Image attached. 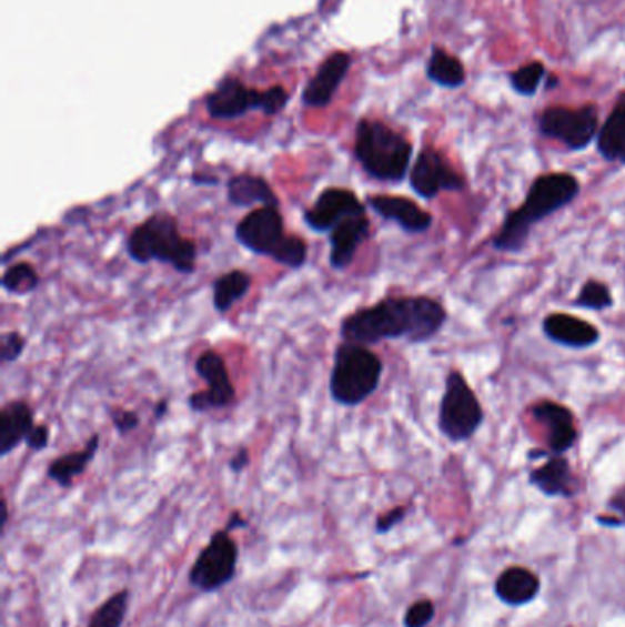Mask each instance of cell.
<instances>
[{
    "label": "cell",
    "mask_w": 625,
    "mask_h": 627,
    "mask_svg": "<svg viewBox=\"0 0 625 627\" xmlns=\"http://www.w3.org/2000/svg\"><path fill=\"white\" fill-rule=\"evenodd\" d=\"M446 323V311L438 301L411 295L387 297L343 317L340 336L343 342L376 345L385 340L427 342Z\"/></svg>",
    "instance_id": "6da1fadb"
},
{
    "label": "cell",
    "mask_w": 625,
    "mask_h": 627,
    "mask_svg": "<svg viewBox=\"0 0 625 627\" xmlns=\"http://www.w3.org/2000/svg\"><path fill=\"white\" fill-rule=\"evenodd\" d=\"M127 253L138 264L158 263L173 266L179 274H195L199 249L193 239L180 233L177 216L157 211L140 222L127 237Z\"/></svg>",
    "instance_id": "7a4b0ae2"
},
{
    "label": "cell",
    "mask_w": 625,
    "mask_h": 627,
    "mask_svg": "<svg viewBox=\"0 0 625 627\" xmlns=\"http://www.w3.org/2000/svg\"><path fill=\"white\" fill-rule=\"evenodd\" d=\"M578 180L573 174H543L534 180L525 204L506 216L505 224L495 237V249L503 252H520L525 249L532 224L543 221L560 208L567 206L578 195Z\"/></svg>",
    "instance_id": "3957f363"
},
{
    "label": "cell",
    "mask_w": 625,
    "mask_h": 627,
    "mask_svg": "<svg viewBox=\"0 0 625 627\" xmlns=\"http://www.w3.org/2000/svg\"><path fill=\"white\" fill-rule=\"evenodd\" d=\"M354 156L371 179L399 184L410 171L413 148L390 125L363 118L356 127Z\"/></svg>",
    "instance_id": "277c9868"
},
{
    "label": "cell",
    "mask_w": 625,
    "mask_h": 627,
    "mask_svg": "<svg viewBox=\"0 0 625 627\" xmlns=\"http://www.w3.org/2000/svg\"><path fill=\"white\" fill-rule=\"evenodd\" d=\"M382 371V360L367 345L340 343L329 382L332 401L340 406H360L379 390Z\"/></svg>",
    "instance_id": "5b68a950"
},
{
    "label": "cell",
    "mask_w": 625,
    "mask_h": 627,
    "mask_svg": "<svg viewBox=\"0 0 625 627\" xmlns=\"http://www.w3.org/2000/svg\"><path fill=\"white\" fill-rule=\"evenodd\" d=\"M289 103V92L281 84L266 90L250 89L236 78H224L205 98V109L215 120H233L250 111L274 117Z\"/></svg>",
    "instance_id": "8992f818"
},
{
    "label": "cell",
    "mask_w": 625,
    "mask_h": 627,
    "mask_svg": "<svg viewBox=\"0 0 625 627\" xmlns=\"http://www.w3.org/2000/svg\"><path fill=\"white\" fill-rule=\"evenodd\" d=\"M483 417V407L478 404L477 396L473 395L466 378L457 371L450 373L438 417L441 432L453 443H461L477 432Z\"/></svg>",
    "instance_id": "52a82bcc"
},
{
    "label": "cell",
    "mask_w": 625,
    "mask_h": 627,
    "mask_svg": "<svg viewBox=\"0 0 625 627\" xmlns=\"http://www.w3.org/2000/svg\"><path fill=\"white\" fill-rule=\"evenodd\" d=\"M236 559H239V548L230 538V534L226 530L213 534L210 545L200 553L195 565L191 567V586L205 593L221 589L228 582L233 580Z\"/></svg>",
    "instance_id": "ba28073f"
},
{
    "label": "cell",
    "mask_w": 625,
    "mask_h": 627,
    "mask_svg": "<svg viewBox=\"0 0 625 627\" xmlns=\"http://www.w3.org/2000/svg\"><path fill=\"white\" fill-rule=\"evenodd\" d=\"M540 131L552 140L565 143L568 149L579 151L587 148L598 132V111L593 105L582 109L552 107L540 117Z\"/></svg>",
    "instance_id": "9c48e42d"
},
{
    "label": "cell",
    "mask_w": 625,
    "mask_h": 627,
    "mask_svg": "<svg viewBox=\"0 0 625 627\" xmlns=\"http://www.w3.org/2000/svg\"><path fill=\"white\" fill-rule=\"evenodd\" d=\"M290 233L284 232L279 206H261L242 216L235 227L236 243L263 257L275 259Z\"/></svg>",
    "instance_id": "30bf717a"
},
{
    "label": "cell",
    "mask_w": 625,
    "mask_h": 627,
    "mask_svg": "<svg viewBox=\"0 0 625 627\" xmlns=\"http://www.w3.org/2000/svg\"><path fill=\"white\" fill-rule=\"evenodd\" d=\"M195 370L200 378L208 384V390L196 391L190 395L188 404L191 409L195 413H205L232 406L236 401V393L222 354L208 348L196 358Z\"/></svg>",
    "instance_id": "8fae6325"
},
{
    "label": "cell",
    "mask_w": 625,
    "mask_h": 627,
    "mask_svg": "<svg viewBox=\"0 0 625 627\" xmlns=\"http://www.w3.org/2000/svg\"><path fill=\"white\" fill-rule=\"evenodd\" d=\"M410 182L422 199H435L442 191H457L464 185L463 176L433 148L422 149L411 168Z\"/></svg>",
    "instance_id": "7c38bea8"
},
{
    "label": "cell",
    "mask_w": 625,
    "mask_h": 627,
    "mask_svg": "<svg viewBox=\"0 0 625 627\" xmlns=\"http://www.w3.org/2000/svg\"><path fill=\"white\" fill-rule=\"evenodd\" d=\"M363 211L367 210L354 191L345 190V188H326L317 195L314 204L306 208L303 219L312 232L331 233L347 216L363 213Z\"/></svg>",
    "instance_id": "4fadbf2b"
},
{
    "label": "cell",
    "mask_w": 625,
    "mask_h": 627,
    "mask_svg": "<svg viewBox=\"0 0 625 627\" xmlns=\"http://www.w3.org/2000/svg\"><path fill=\"white\" fill-rule=\"evenodd\" d=\"M369 235H371V221H369L367 211L347 216L345 221L340 222L329 233V241H331L329 263L332 270L343 272L349 269L356 257L357 250L362 249Z\"/></svg>",
    "instance_id": "5bb4252c"
},
{
    "label": "cell",
    "mask_w": 625,
    "mask_h": 627,
    "mask_svg": "<svg viewBox=\"0 0 625 627\" xmlns=\"http://www.w3.org/2000/svg\"><path fill=\"white\" fill-rule=\"evenodd\" d=\"M351 67V55L345 52H334L321 63L305 90H303V103L306 107H326L336 94L337 87L342 84L343 78L347 75Z\"/></svg>",
    "instance_id": "9a60e30c"
},
{
    "label": "cell",
    "mask_w": 625,
    "mask_h": 627,
    "mask_svg": "<svg viewBox=\"0 0 625 627\" xmlns=\"http://www.w3.org/2000/svg\"><path fill=\"white\" fill-rule=\"evenodd\" d=\"M367 206L385 221L396 222L402 230L422 233L430 230L433 216L422 210L416 202L396 195H371Z\"/></svg>",
    "instance_id": "2e32d148"
},
{
    "label": "cell",
    "mask_w": 625,
    "mask_h": 627,
    "mask_svg": "<svg viewBox=\"0 0 625 627\" xmlns=\"http://www.w3.org/2000/svg\"><path fill=\"white\" fill-rule=\"evenodd\" d=\"M532 415L548 433V446L554 454H563L573 448L578 432L574 426L573 413L567 407L560 406L556 402H542L532 409Z\"/></svg>",
    "instance_id": "e0dca14e"
},
{
    "label": "cell",
    "mask_w": 625,
    "mask_h": 627,
    "mask_svg": "<svg viewBox=\"0 0 625 627\" xmlns=\"http://www.w3.org/2000/svg\"><path fill=\"white\" fill-rule=\"evenodd\" d=\"M33 409L24 401L8 402L0 409V455L6 457L32 432Z\"/></svg>",
    "instance_id": "ac0fdd59"
},
{
    "label": "cell",
    "mask_w": 625,
    "mask_h": 627,
    "mask_svg": "<svg viewBox=\"0 0 625 627\" xmlns=\"http://www.w3.org/2000/svg\"><path fill=\"white\" fill-rule=\"evenodd\" d=\"M543 331L552 342L567 347H591L599 340L598 328L568 314H551L545 317Z\"/></svg>",
    "instance_id": "d6986e66"
},
{
    "label": "cell",
    "mask_w": 625,
    "mask_h": 627,
    "mask_svg": "<svg viewBox=\"0 0 625 627\" xmlns=\"http://www.w3.org/2000/svg\"><path fill=\"white\" fill-rule=\"evenodd\" d=\"M228 202L235 208L279 206L272 185L259 174L241 173L228 180Z\"/></svg>",
    "instance_id": "ffe728a7"
},
{
    "label": "cell",
    "mask_w": 625,
    "mask_h": 627,
    "mask_svg": "<svg viewBox=\"0 0 625 627\" xmlns=\"http://www.w3.org/2000/svg\"><path fill=\"white\" fill-rule=\"evenodd\" d=\"M495 593L510 606H523L534 600V596L540 593V580L532 570L512 567L500 576Z\"/></svg>",
    "instance_id": "44dd1931"
},
{
    "label": "cell",
    "mask_w": 625,
    "mask_h": 627,
    "mask_svg": "<svg viewBox=\"0 0 625 627\" xmlns=\"http://www.w3.org/2000/svg\"><path fill=\"white\" fill-rule=\"evenodd\" d=\"M98 449H100V435H92L81 452H72L52 461L47 469L48 479L56 481L63 488H70L75 477L83 474L87 466L92 463Z\"/></svg>",
    "instance_id": "7402d4cb"
},
{
    "label": "cell",
    "mask_w": 625,
    "mask_h": 627,
    "mask_svg": "<svg viewBox=\"0 0 625 627\" xmlns=\"http://www.w3.org/2000/svg\"><path fill=\"white\" fill-rule=\"evenodd\" d=\"M532 485H536L547 496H573L574 477L571 464L562 457H554L543 464L542 468L534 469L531 475Z\"/></svg>",
    "instance_id": "603a6c76"
},
{
    "label": "cell",
    "mask_w": 625,
    "mask_h": 627,
    "mask_svg": "<svg viewBox=\"0 0 625 627\" xmlns=\"http://www.w3.org/2000/svg\"><path fill=\"white\" fill-rule=\"evenodd\" d=\"M598 151L605 160H621L625 164V94L598 132Z\"/></svg>",
    "instance_id": "cb8c5ba5"
},
{
    "label": "cell",
    "mask_w": 625,
    "mask_h": 627,
    "mask_svg": "<svg viewBox=\"0 0 625 627\" xmlns=\"http://www.w3.org/2000/svg\"><path fill=\"white\" fill-rule=\"evenodd\" d=\"M252 289V277L242 270H232L213 281V306L219 314H226L236 301Z\"/></svg>",
    "instance_id": "d4e9b609"
},
{
    "label": "cell",
    "mask_w": 625,
    "mask_h": 627,
    "mask_svg": "<svg viewBox=\"0 0 625 627\" xmlns=\"http://www.w3.org/2000/svg\"><path fill=\"white\" fill-rule=\"evenodd\" d=\"M427 78L435 81L446 89H457L466 80L464 67L457 58H453L452 53H447L442 48H435L431 52L430 61H427Z\"/></svg>",
    "instance_id": "484cf974"
},
{
    "label": "cell",
    "mask_w": 625,
    "mask_h": 627,
    "mask_svg": "<svg viewBox=\"0 0 625 627\" xmlns=\"http://www.w3.org/2000/svg\"><path fill=\"white\" fill-rule=\"evenodd\" d=\"M41 283L38 270L30 263L11 264L10 269L4 270L2 275V289L8 294L27 295L38 289Z\"/></svg>",
    "instance_id": "4316f807"
},
{
    "label": "cell",
    "mask_w": 625,
    "mask_h": 627,
    "mask_svg": "<svg viewBox=\"0 0 625 627\" xmlns=\"http://www.w3.org/2000/svg\"><path fill=\"white\" fill-rule=\"evenodd\" d=\"M127 607H129V590H120L94 613L89 627H121L125 620Z\"/></svg>",
    "instance_id": "83f0119b"
},
{
    "label": "cell",
    "mask_w": 625,
    "mask_h": 627,
    "mask_svg": "<svg viewBox=\"0 0 625 627\" xmlns=\"http://www.w3.org/2000/svg\"><path fill=\"white\" fill-rule=\"evenodd\" d=\"M545 78V67L540 61L525 64L521 69L515 70L510 74V83L514 87L515 92L523 95L536 94L537 87Z\"/></svg>",
    "instance_id": "f1b7e54d"
},
{
    "label": "cell",
    "mask_w": 625,
    "mask_h": 627,
    "mask_svg": "<svg viewBox=\"0 0 625 627\" xmlns=\"http://www.w3.org/2000/svg\"><path fill=\"white\" fill-rule=\"evenodd\" d=\"M576 305L584 306L588 311H605L613 305V297H611V291L604 283L587 281L579 292Z\"/></svg>",
    "instance_id": "f546056e"
},
{
    "label": "cell",
    "mask_w": 625,
    "mask_h": 627,
    "mask_svg": "<svg viewBox=\"0 0 625 627\" xmlns=\"http://www.w3.org/2000/svg\"><path fill=\"white\" fill-rule=\"evenodd\" d=\"M27 348V337L17 331H8L0 336V360L2 364H11L21 358Z\"/></svg>",
    "instance_id": "4dcf8cb0"
},
{
    "label": "cell",
    "mask_w": 625,
    "mask_h": 627,
    "mask_svg": "<svg viewBox=\"0 0 625 627\" xmlns=\"http://www.w3.org/2000/svg\"><path fill=\"white\" fill-rule=\"evenodd\" d=\"M435 607L430 600L416 601L405 613V627H426L433 620Z\"/></svg>",
    "instance_id": "1f68e13d"
},
{
    "label": "cell",
    "mask_w": 625,
    "mask_h": 627,
    "mask_svg": "<svg viewBox=\"0 0 625 627\" xmlns=\"http://www.w3.org/2000/svg\"><path fill=\"white\" fill-rule=\"evenodd\" d=\"M112 426L117 427L120 435L134 432L140 426V417L137 412H127V409H114L111 413Z\"/></svg>",
    "instance_id": "d6a6232c"
},
{
    "label": "cell",
    "mask_w": 625,
    "mask_h": 627,
    "mask_svg": "<svg viewBox=\"0 0 625 627\" xmlns=\"http://www.w3.org/2000/svg\"><path fill=\"white\" fill-rule=\"evenodd\" d=\"M50 444V427L33 426L32 432L27 437V446L33 452H41Z\"/></svg>",
    "instance_id": "836d02e7"
},
{
    "label": "cell",
    "mask_w": 625,
    "mask_h": 627,
    "mask_svg": "<svg viewBox=\"0 0 625 627\" xmlns=\"http://www.w3.org/2000/svg\"><path fill=\"white\" fill-rule=\"evenodd\" d=\"M405 517V508L404 506H399V508H393V510L387 512L384 516L379 517V522H376V530L380 534L387 533L391 528L396 527L402 519Z\"/></svg>",
    "instance_id": "e575fe53"
},
{
    "label": "cell",
    "mask_w": 625,
    "mask_h": 627,
    "mask_svg": "<svg viewBox=\"0 0 625 627\" xmlns=\"http://www.w3.org/2000/svg\"><path fill=\"white\" fill-rule=\"evenodd\" d=\"M248 464H250V452H248V448H241L230 461V469L239 474V472L246 468Z\"/></svg>",
    "instance_id": "d590c367"
},
{
    "label": "cell",
    "mask_w": 625,
    "mask_h": 627,
    "mask_svg": "<svg viewBox=\"0 0 625 627\" xmlns=\"http://www.w3.org/2000/svg\"><path fill=\"white\" fill-rule=\"evenodd\" d=\"M609 506L611 508H613V510H616L618 512V514H621L622 523H624L625 525V488H622V491L618 492V494H616L613 499H611Z\"/></svg>",
    "instance_id": "8d00e7d4"
},
{
    "label": "cell",
    "mask_w": 625,
    "mask_h": 627,
    "mask_svg": "<svg viewBox=\"0 0 625 627\" xmlns=\"http://www.w3.org/2000/svg\"><path fill=\"white\" fill-rule=\"evenodd\" d=\"M193 182L199 185L219 184V180H216L215 176H208V174H204V176H200V174H193Z\"/></svg>",
    "instance_id": "74e56055"
},
{
    "label": "cell",
    "mask_w": 625,
    "mask_h": 627,
    "mask_svg": "<svg viewBox=\"0 0 625 627\" xmlns=\"http://www.w3.org/2000/svg\"><path fill=\"white\" fill-rule=\"evenodd\" d=\"M235 527H246V522L242 519L241 514L235 512L232 517H230V523H228V530H232Z\"/></svg>",
    "instance_id": "f35d334b"
},
{
    "label": "cell",
    "mask_w": 625,
    "mask_h": 627,
    "mask_svg": "<svg viewBox=\"0 0 625 627\" xmlns=\"http://www.w3.org/2000/svg\"><path fill=\"white\" fill-rule=\"evenodd\" d=\"M169 402L168 401H160L154 407V417L162 418L165 413H168Z\"/></svg>",
    "instance_id": "ab89813d"
}]
</instances>
